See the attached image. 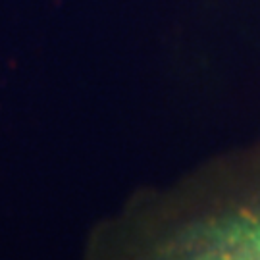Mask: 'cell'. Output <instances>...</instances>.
Listing matches in <instances>:
<instances>
[{"instance_id":"cell-1","label":"cell","mask_w":260,"mask_h":260,"mask_svg":"<svg viewBox=\"0 0 260 260\" xmlns=\"http://www.w3.org/2000/svg\"><path fill=\"white\" fill-rule=\"evenodd\" d=\"M150 260H260V152L225 168Z\"/></svg>"}]
</instances>
